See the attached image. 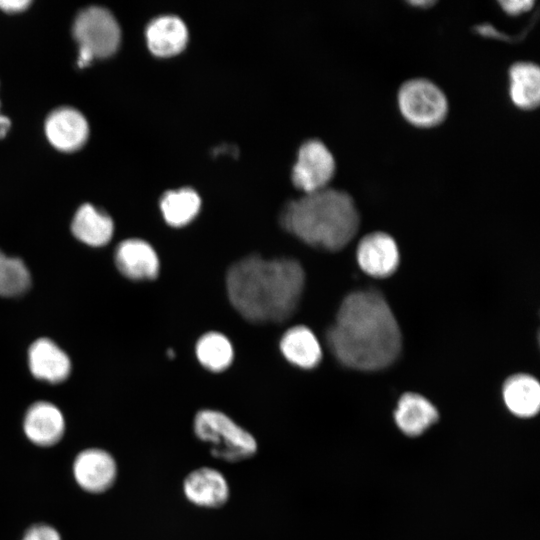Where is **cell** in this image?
Returning <instances> with one entry per match:
<instances>
[{
  "label": "cell",
  "mask_w": 540,
  "mask_h": 540,
  "mask_svg": "<svg viewBox=\"0 0 540 540\" xmlns=\"http://www.w3.org/2000/svg\"><path fill=\"white\" fill-rule=\"evenodd\" d=\"M280 221L285 230L306 244L337 251L357 233L360 215L349 193L325 187L289 202Z\"/></svg>",
  "instance_id": "obj_3"
},
{
  "label": "cell",
  "mask_w": 540,
  "mask_h": 540,
  "mask_svg": "<svg viewBox=\"0 0 540 540\" xmlns=\"http://www.w3.org/2000/svg\"><path fill=\"white\" fill-rule=\"evenodd\" d=\"M410 5H413L415 7L420 8H429L430 6L435 4V1L432 0H418V1H408Z\"/></svg>",
  "instance_id": "obj_28"
},
{
  "label": "cell",
  "mask_w": 540,
  "mask_h": 540,
  "mask_svg": "<svg viewBox=\"0 0 540 540\" xmlns=\"http://www.w3.org/2000/svg\"><path fill=\"white\" fill-rule=\"evenodd\" d=\"M503 399L508 410L518 417H532L540 407V385L528 374H516L506 380Z\"/></svg>",
  "instance_id": "obj_20"
},
{
  "label": "cell",
  "mask_w": 540,
  "mask_h": 540,
  "mask_svg": "<svg viewBox=\"0 0 540 540\" xmlns=\"http://www.w3.org/2000/svg\"><path fill=\"white\" fill-rule=\"evenodd\" d=\"M335 171V160L326 145L311 139L303 143L293 167L294 185L305 193L318 191L327 186Z\"/></svg>",
  "instance_id": "obj_7"
},
{
  "label": "cell",
  "mask_w": 540,
  "mask_h": 540,
  "mask_svg": "<svg viewBox=\"0 0 540 540\" xmlns=\"http://www.w3.org/2000/svg\"><path fill=\"white\" fill-rule=\"evenodd\" d=\"M28 366L33 377L50 384L65 381L71 372L67 353L48 338H39L30 345Z\"/></svg>",
  "instance_id": "obj_13"
},
{
  "label": "cell",
  "mask_w": 540,
  "mask_h": 540,
  "mask_svg": "<svg viewBox=\"0 0 540 540\" xmlns=\"http://www.w3.org/2000/svg\"><path fill=\"white\" fill-rule=\"evenodd\" d=\"M30 3L29 0H2L0 8L7 12H19L26 9Z\"/></svg>",
  "instance_id": "obj_26"
},
{
  "label": "cell",
  "mask_w": 540,
  "mask_h": 540,
  "mask_svg": "<svg viewBox=\"0 0 540 540\" xmlns=\"http://www.w3.org/2000/svg\"><path fill=\"white\" fill-rule=\"evenodd\" d=\"M72 475L76 484L85 492L101 494L115 484L118 465L107 450L90 447L80 451L72 463Z\"/></svg>",
  "instance_id": "obj_8"
},
{
  "label": "cell",
  "mask_w": 540,
  "mask_h": 540,
  "mask_svg": "<svg viewBox=\"0 0 540 540\" xmlns=\"http://www.w3.org/2000/svg\"><path fill=\"white\" fill-rule=\"evenodd\" d=\"M326 339L340 363L361 371L390 366L402 347L397 320L385 298L374 290L355 291L344 298Z\"/></svg>",
  "instance_id": "obj_1"
},
{
  "label": "cell",
  "mask_w": 540,
  "mask_h": 540,
  "mask_svg": "<svg viewBox=\"0 0 540 540\" xmlns=\"http://www.w3.org/2000/svg\"><path fill=\"white\" fill-rule=\"evenodd\" d=\"M21 540H62V537L52 525L36 523L26 529Z\"/></svg>",
  "instance_id": "obj_24"
},
{
  "label": "cell",
  "mask_w": 540,
  "mask_h": 540,
  "mask_svg": "<svg viewBox=\"0 0 540 540\" xmlns=\"http://www.w3.org/2000/svg\"><path fill=\"white\" fill-rule=\"evenodd\" d=\"M115 264L130 280H153L159 273V259L153 247L142 239H126L115 250Z\"/></svg>",
  "instance_id": "obj_12"
},
{
  "label": "cell",
  "mask_w": 540,
  "mask_h": 540,
  "mask_svg": "<svg viewBox=\"0 0 540 540\" xmlns=\"http://www.w3.org/2000/svg\"><path fill=\"white\" fill-rule=\"evenodd\" d=\"M200 206V197L190 188L168 191L160 200V209L165 221L174 227L190 223L198 214Z\"/></svg>",
  "instance_id": "obj_21"
},
{
  "label": "cell",
  "mask_w": 540,
  "mask_h": 540,
  "mask_svg": "<svg viewBox=\"0 0 540 540\" xmlns=\"http://www.w3.org/2000/svg\"><path fill=\"white\" fill-rule=\"evenodd\" d=\"M509 94L522 110H533L540 102V69L531 61H517L509 68Z\"/></svg>",
  "instance_id": "obj_19"
},
{
  "label": "cell",
  "mask_w": 540,
  "mask_h": 540,
  "mask_svg": "<svg viewBox=\"0 0 540 540\" xmlns=\"http://www.w3.org/2000/svg\"><path fill=\"white\" fill-rule=\"evenodd\" d=\"M11 126V121L8 117L0 113V138L5 137Z\"/></svg>",
  "instance_id": "obj_27"
},
{
  "label": "cell",
  "mask_w": 540,
  "mask_h": 540,
  "mask_svg": "<svg viewBox=\"0 0 540 540\" xmlns=\"http://www.w3.org/2000/svg\"><path fill=\"white\" fill-rule=\"evenodd\" d=\"M498 4L506 14L517 16L530 10L534 2L531 0H501Z\"/></svg>",
  "instance_id": "obj_25"
},
{
  "label": "cell",
  "mask_w": 540,
  "mask_h": 540,
  "mask_svg": "<svg viewBox=\"0 0 540 540\" xmlns=\"http://www.w3.org/2000/svg\"><path fill=\"white\" fill-rule=\"evenodd\" d=\"M304 282V270L297 260H266L257 255L234 263L226 276L232 306L253 323H278L290 318L299 304Z\"/></svg>",
  "instance_id": "obj_2"
},
{
  "label": "cell",
  "mask_w": 540,
  "mask_h": 540,
  "mask_svg": "<svg viewBox=\"0 0 540 540\" xmlns=\"http://www.w3.org/2000/svg\"><path fill=\"white\" fill-rule=\"evenodd\" d=\"M181 487L187 502L202 509L222 508L230 499L227 478L213 467L202 466L190 471Z\"/></svg>",
  "instance_id": "obj_9"
},
{
  "label": "cell",
  "mask_w": 540,
  "mask_h": 540,
  "mask_svg": "<svg viewBox=\"0 0 540 540\" xmlns=\"http://www.w3.org/2000/svg\"><path fill=\"white\" fill-rule=\"evenodd\" d=\"M73 35L79 44L78 63L87 66L94 58L112 55L120 43V28L114 16L105 8L82 10L73 25Z\"/></svg>",
  "instance_id": "obj_5"
},
{
  "label": "cell",
  "mask_w": 540,
  "mask_h": 540,
  "mask_svg": "<svg viewBox=\"0 0 540 540\" xmlns=\"http://www.w3.org/2000/svg\"><path fill=\"white\" fill-rule=\"evenodd\" d=\"M280 350L287 361L303 369L314 368L322 358L317 337L302 325L293 326L282 335Z\"/></svg>",
  "instance_id": "obj_17"
},
{
  "label": "cell",
  "mask_w": 540,
  "mask_h": 540,
  "mask_svg": "<svg viewBox=\"0 0 540 540\" xmlns=\"http://www.w3.org/2000/svg\"><path fill=\"white\" fill-rule=\"evenodd\" d=\"M45 132L55 148L71 152L84 145L89 128L85 117L79 111L62 107L50 113L45 123Z\"/></svg>",
  "instance_id": "obj_14"
},
{
  "label": "cell",
  "mask_w": 540,
  "mask_h": 540,
  "mask_svg": "<svg viewBox=\"0 0 540 540\" xmlns=\"http://www.w3.org/2000/svg\"><path fill=\"white\" fill-rule=\"evenodd\" d=\"M357 261L368 275L377 278L388 277L395 272L399 264L397 244L387 233H370L358 244Z\"/></svg>",
  "instance_id": "obj_11"
},
{
  "label": "cell",
  "mask_w": 540,
  "mask_h": 540,
  "mask_svg": "<svg viewBox=\"0 0 540 540\" xmlns=\"http://www.w3.org/2000/svg\"><path fill=\"white\" fill-rule=\"evenodd\" d=\"M196 356L205 368L220 372L231 364L233 347L229 339L223 334L209 332L202 335L197 341Z\"/></svg>",
  "instance_id": "obj_22"
},
{
  "label": "cell",
  "mask_w": 540,
  "mask_h": 540,
  "mask_svg": "<svg viewBox=\"0 0 540 540\" xmlns=\"http://www.w3.org/2000/svg\"><path fill=\"white\" fill-rule=\"evenodd\" d=\"M31 286V275L26 264L17 257L0 251V297H17Z\"/></svg>",
  "instance_id": "obj_23"
},
{
  "label": "cell",
  "mask_w": 540,
  "mask_h": 540,
  "mask_svg": "<svg viewBox=\"0 0 540 540\" xmlns=\"http://www.w3.org/2000/svg\"><path fill=\"white\" fill-rule=\"evenodd\" d=\"M398 106L403 117L417 127L430 128L444 121L448 100L444 92L431 80L412 78L399 88Z\"/></svg>",
  "instance_id": "obj_6"
},
{
  "label": "cell",
  "mask_w": 540,
  "mask_h": 540,
  "mask_svg": "<svg viewBox=\"0 0 540 540\" xmlns=\"http://www.w3.org/2000/svg\"><path fill=\"white\" fill-rule=\"evenodd\" d=\"M398 428L406 435L422 434L438 419L436 407L417 393H405L398 401L394 413Z\"/></svg>",
  "instance_id": "obj_16"
},
{
  "label": "cell",
  "mask_w": 540,
  "mask_h": 540,
  "mask_svg": "<svg viewBox=\"0 0 540 540\" xmlns=\"http://www.w3.org/2000/svg\"><path fill=\"white\" fill-rule=\"evenodd\" d=\"M23 433L35 446L49 448L58 444L66 431L62 411L49 401L31 404L23 417Z\"/></svg>",
  "instance_id": "obj_10"
},
{
  "label": "cell",
  "mask_w": 540,
  "mask_h": 540,
  "mask_svg": "<svg viewBox=\"0 0 540 540\" xmlns=\"http://www.w3.org/2000/svg\"><path fill=\"white\" fill-rule=\"evenodd\" d=\"M146 40L153 54L161 57L172 56L184 49L188 40V31L180 18L164 15L149 23L146 29Z\"/></svg>",
  "instance_id": "obj_15"
},
{
  "label": "cell",
  "mask_w": 540,
  "mask_h": 540,
  "mask_svg": "<svg viewBox=\"0 0 540 540\" xmlns=\"http://www.w3.org/2000/svg\"><path fill=\"white\" fill-rule=\"evenodd\" d=\"M193 434L210 454L223 462L239 463L253 458L257 439L230 416L215 409H201L193 419Z\"/></svg>",
  "instance_id": "obj_4"
},
{
  "label": "cell",
  "mask_w": 540,
  "mask_h": 540,
  "mask_svg": "<svg viewBox=\"0 0 540 540\" xmlns=\"http://www.w3.org/2000/svg\"><path fill=\"white\" fill-rule=\"evenodd\" d=\"M71 231L80 242L100 247L106 245L114 233V223L109 215L91 204L79 207L71 223Z\"/></svg>",
  "instance_id": "obj_18"
}]
</instances>
